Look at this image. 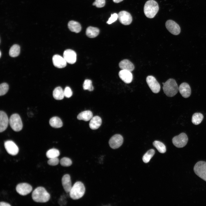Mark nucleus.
I'll use <instances>...</instances> for the list:
<instances>
[{
  "mask_svg": "<svg viewBox=\"0 0 206 206\" xmlns=\"http://www.w3.org/2000/svg\"><path fill=\"white\" fill-rule=\"evenodd\" d=\"M32 198L35 202L45 203L50 199V195L44 187H39L35 188L33 191Z\"/></svg>",
  "mask_w": 206,
  "mask_h": 206,
  "instance_id": "f257e3e1",
  "label": "nucleus"
},
{
  "mask_svg": "<svg viewBox=\"0 0 206 206\" xmlns=\"http://www.w3.org/2000/svg\"><path fill=\"white\" fill-rule=\"evenodd\" d=\"M163 90L164 93L168 97H172L178 92L179 87L176 81L170 78L165 83H162Z\"/></svg>",
  "mask_w": 206,
  "mask_h": 206,
  "instance_id": "f03ea898",
  "label": "nucleus"
},
{
  "mask_svg": "<svg viewBox=\"0 0 206 206\" xmlns=\"http://www.w3.org/2000/svg\"><path fill=\"white\" fill-rule=\"evenodd\" d=\"M159 10L157 3L154 0L147 1L144 6V11L145 16L148 18H152L154 17Z\"/></svg>",
  "mask_w": 206,
  "mask_h": 206,
  "instance_id": "7ed1b4c3",
  "label": "nucleus"
},
{
  "mask_svg": "<svg viewBox=\"0 0 206 206\" xmlns=\"http://www.w3.org/2000/svg\"><path fill=\"white\" fill-rule=\"evenodd\" d=\"M85 191L84 184L81 182L77 181L72 187L69 192L70 196L73 199H78L82 197Z\"/></svg>",
  "mask_w": 206,
  "mask_h": 206,
  "instance_id": "20e7f679",
  "label": "nucleus"
},
{
  "mask_svg": "<svg viewBox=\"0 0 206 206\" xmlns=\"http://www.w3.org/2000/svg\"><path fill=\"white\" fill-rule=\"evenodd\" d=\"M194 171L199 177L206 181V162L200 161L194 167Z\"/></svg>",
  "mask_w": 206,
  "mask_h": 206,
  "instance_id": "39448f33",
  "label": "nucleus"
},
{
  "mask_svg": "<svg viewBox=\"0 0 206 206\" xmlns=\"http://www.w3.org/2000/svg\"><path fill=\"white\" fill-rule=\"evenodd\" d=\"M9 124L11 127L14 131L18 132L21 130L23 124L21 118L17 114L11 115L9 119Z\"/></svg>",
  "mask_w": 206,
  "mask_h": 206,
  "instance_id": "423d86ee",
  "label": "nucleus"
},
{
  "mask_svg": "<svg viewBox=\"0 0 206 206\" xmlns=\"http://www.w3.org/2000/svg\"><path fill=\"white\" fill-rule=\"evenodd\" d=\"M186 134L182 132L177 136H174L172 139L173 145L178 148L185 146L187 143L188 140Z\"/></svg>",
  "mask_w": 206,
  "mask_h": 206,
  "instance_id": "0eeeda50",
  "label": "nucleus"
},
{
  "mask_svg": "<svg viewBox=\"0 0 206 206\" xmlns=\"http://www.w3.org/2000/svg\"><path fill=\"white\" fill-rule=\"evenodd\" d=\"M146 80L149 87L153 92L157 93L159 92L161 89L160 85L154 76H148L146 78Z\"/></svg>",
  "mask_w": 206,
  "mask_h": 206,
  "instance_id": "6e6552de",
  "label": "nucleus"
},
{
  "mask_svg": "<svg viewBox=\"0 0 206 206\" xmlns=\"http://www.w3.org/2000/svg\"><path fill=\"white\" fill-rule=\"evenodd\" d=\"M165 26L168 31L173 35H177L181 32V28L179 25L175 21L169 20L165 23Z\"/></svg>",
  "mask_w": 206,
  "mask_h": 206,
  "instance_id": "1a4fd4ad",
  "label": "nucleus"
},
{
  "mask_svg": "<svg viewBox=\"0 0 206 206\" xmlns=\"http://www.w3.org/2000/svg\"><path fill=\"white\" fill-rule=\"evenodd\" d=\"M123 138L122 135L119 134H116L110 139L109 144L110 147L112 149L117 148L122 144Z\"/></svg>",
  "mask_w": 206,
  "mask_h": 206,
  "instance_id": "9d476101",
  "label": "nucleus"
},
{
  "mask_svg": "<svg viewBox=\"0 0 206 206\" xmlns=\"http://www.w3.org/2000/svg\"><path fill=\"white\" fill-rule=\"evenodd\" d=\"M32 190V186L27 183H21L17 185L16 190L21 195L24 196L30 193Z\"/></svg>",
  "mask_w": 206,
  "mask_h": 206,
  "instance_id": "9b49d317",
  "label": "nucleus"
},
{
  "mask_svg": "<svg viewBox=\"0 0 206 206\" xmlns=\"http://www.w3.org/2000/svg\"><path fill=\"white\" fill-rule=\"evenodd\" d=\"M118 14V19L120 22L125 25H130L132 21V17L128 12L122 11L120 12Z\"/></svg>",
  "mask_w": 206,
  "mask_h": 206,
  "instance_id": "f8f14e48",
  "label": "nucleus"
},
{
  "mask_svg": "<svg viewBox=\"0 0 206 206\" xmlns=\"http://www.w3.org/2000/svg\"><path fill=\"white\" fill-rule=\"evenodd\" d=\"M4 146L7 152L12 155H15L19 152V148L17 145L12 140H7L4 142Z\"/></svg>",
  "mask_w": 206,
  "mask_h": 206,
  "instance_id": "ddd939ff",
  "label": "nucleus"
},
{
  "mask_svg": "<svg viewBox=\"0 0 206 206\" xmlns=\"http://www.w3.org/2000/svg\"><path fill=\"white\" fill-rule=\"evenodd\" d=\"M63 57L67 63L73 64L76 60V54L74 50L71 49L65 50L63 53Z\"/></svg>",
  "mask_w": 206,
  "mask_h": 206,
  "instance_id": "4468645a",
  "label": "nucleus"
},
{
  "mask_svg": "<svg viewBox=\"0 0 206 206\" xmlns=\"http://www.w3.org/2000/svg\"><path fill=\"white\" fill-rule=\"evenodd\" d=\"M179 91L184 98H188L191 95V90L189 85L187 83H181L179 87Z\"/></svg>",
  "mask_w": 206,
  "mask_h": 206,
  "instance_id": "2eb2a0df",
  "label": "nucleus"
},
{
  "mask_svg": "<svg viewBox=\"0 0 206 206\" xmlns=\"http://www.w3.org/2000/svg\"><path fill=\"white\" fill-rule=\"evenodd\" d=\"M120 78L125 83H130L133 79V75L131 72L126 70H121L119 72Z\"/></svg>",
  "mask_w": 206,
  "mask_h": 206,
  "instance_id": "dca6fc26",
  "label": "nucleus"
},
{
  "mask_svg": "<svg viewBox=\"0 0 206 206\" xmlns=\"http://www.w3.org/2000/svg\"><path fill=\"white\" fill-rule=\"evenodd\" d=\"M52 61L54 66L58 68H64L67 65V62L64 58L58 55L53 56Z\"/></svg>",
  "mask_w": 206,
  "mask_h": 206,
  "instance_id": "f3484780",
  "label": "nucleus"
},
{
  "mask_svg": "<svg viewBox=\"0 0 206 206\" xmlns=\"http://www.w3.org/2000/svg\"><path fill=\"white\" fill-rule=\"evenodd\" d=\"M9 120L6 114L3 111L0 112V132L5 131L7 128Z\"/></svg>",
  "mask_w": 206,
  "mask_h": 206,
  "instance_id": "a211bd4d",
  "label": "nucleus"
},
{
  "mask_svg": "<svg viewBox=\"0 0 206 206\" xmlns=\"http://www.w3.org/2000/svg\"><path fill=\"white\" fill-rule=\"evenodd\" d=\"M62 182L65 192L67 193H69L72 187L70 175L68 174L64 175L62 178Z\"/></svg>",
  "mask_w": 206,
  "mask_h": 206,
  "instance_id": "6ab92c4d",
  "label": "nucleus"
},
{
  "mask_svg": "<svg viewBox=\"0 0 206 206\" xmlns=\"http://www.w3.org/2000/svg\"><path fill=\"white\" fill-rule=\"evenodd\" d=\"M120 68L121 70H126L131 72L134 70V66L129 60L124 59L121 61L119 64Z\"/></svg>",
  "mask_w": 206,
  "mask_h": 206,
  "instance_id": "aec40b11",
  "label": "nucleus"
},
{
  "mask_svg": "<svg viewBox=\"0 0 206 206\" xmlns=\"http://www.w3.org/2000/svg\"><path fill=\"white\" fill-rule=\"evenodd\" d=\"M102 124V119L98 116H95L91 118L89 124L90 127L92 130L98 128Z\"/></svg>",
  "mask_w": 206,
  "mask_h": 206,
  "instance_id": "412c9836",
  "label": "nucleus"
},
{
  "mask_svg": "<svg viewBox=\"0 0 206 206\" xmlns=\"http://www.w3.org/2000/svg\"><path fill=\"white\" fill-rule=\"evenodd\" d=\"M68 27L72 31L78 33L81 30V26L79 23L74 21H71L68 23Z\"/></svg>",
  "mask_w": 206,
  "mask_h": 206,
  "instance_id": "4be33fe9",
  "label": "nucleus"
},
{
  "mask_svg": "<svg viewBox=\"0 0 206 206\" xmlns=\"http://www.w3.org/2000/svg\"><path fill=\"white\" fill-rule=\"evenodd\" d=\"M93 117V114L90 110H86L81 112L77 116L78 120L87 121L91 120Z\"/></svg>",
  "mask_w": 206,
  "mask_h": 206,
  "instance_id": "5701e85b",
  "label": "nucleus"
},
{
  "mask_svg": "<svg viewBox=\"0 0 206 206\" xmlns=\"http://www.w3.org/2000/svg\"><path fill=\"white\" fill-rule=\"evenodd\" d=\"M99 31V30L98 28L90 26L86 29V34L87 36L90 38H94L98 36Z\"/></svg>",
  "mask_w": 206,
  "mask_h": 206,
  "instance_id": "b1692460",
  "label": "nucleus"
},
{
  "mask_svg": "<svg viewBox=\"0 0 206 206\" xmlns=\"http://www.w3.org/2000/svg\"><path fill=\"white\" fill-rule=\"evenodd\" d=\"M53 95L54 98L56 100H61L63 99L64 95V90L60 87L56 88L53 90Z\"/></svg>",
  "mask_w": 206,
  "mask_h": 206,
  "instance_id": "393cba45",
  "label": "nucleus"
},
{
  "mask_svg": "<svg viewBox=\"0 0 206 206\" xmlns=\"http://www.w3.org/2000/svg\"><path fill=\"white\" fill-rule=\"evenodd\" d=\"M50 125L54 128H60L62 127L63 123L61 119L58 117L54 116L52 118L49 120Z\"/></svg>",
  "mask_w": 206,
  "mask_h": 206,
  "instance_id": "a878e982",
  "label": "nucleus"
},
{
  "mask_svg": "<svg viewBox=\"0 0 206 206\" xmlns=\"http://www.w3.org/2000/svg\"><path fill=\"white\" fill-rule=\"evenodd\" d=\"M203 115L199 112L194 113L192 117V122L194 124L197 125L200 124L203 119Z\"/></svg>",
  "mask_w": 206,
  "mask_h": 206,
  "instance_id": "bb28decb",
  "label": "nucleus"
},
{
  "mask_svg": "<svg viewBox=\"0 0 206 206\" xmlns=\"http://www.w3.org/2000/svg\"><path fill=\"white\" fill-rule=\"evenodd\" d=\"M20 52V46L17 44H15L13 45L10 48L9 54L11 57H15L19 56Z\"/></svg>",
  "mask_w": 206,
  "mask_h": 206,
  "instance_id": "cd10ccee",
  "label": "nucleus"
},
{
  "mask_svg": "<svg viewBox=\"0 0 206 206\" xmlns=\"http://www.w3.org/2000/svg\"><path fill=\"white\" fill-rule=\"evenodd\" d=\"M153 145L160 153H163L166 151V148L164 144L161 142L155 140L153 143Z\"/></svg>",
  "mask_w": 206,
  "mask_h": 206,
  "instance_id": "c85d7f7f",
  "label": "nucleus"
},
{
  "mask_svg": "<svg viewBox=\"0 0 206 206\" xmlns=\"http://www.w3.org/2000/svg\"><path fill=\"white\" fill-rule=\"evenodd\" d=\"M46 156L48 159L57 157L60 155L59 150L56 148H53L48 150L46 153Z\"/></svg>",
  "mask_w": 206,
  "mask_h": 206,
  "instance_id": "c756f323",
  "label": "nucleus"
},
{
  "mask_svg": "<svg viewBox=\"0 0 206 206\" xmlns=\"http://www.w3.org/2000/svg\"><path fill=\"white\" fill-rule=\"evenodd\" d=\"M155 153L154 150L151 149L148 150L144 155L142 157L143 162L146 163L148 162Z\"/></svg>",
  "mask_w": 206,
  "mask_h": 206,
  "instance_id": "7c9ffc66",
  "label": "nucleus"
},
{
  "mask_svg": "<svg viewBox=\"0 0 206 206\" xmlns=\"http://www.w3.org/2000/svg\"><path fill=\"white\" fill-rule=\"evenodd\" d=\"M83 88L84 90H88L91 91L94 90V87L92 85V81L89 79H86L84 80L83 85Z\"/></svg>",
  "mask_w": 206,
  "mask_h": 206,
  "instance_id": "2f4dec72",
  "label": "nucleus"
},
{
  "mask_svg": "<svg viewBox=\"0 0 206 206\" xmlns=\"http://www.w3.org/2000/svg\"><path fill=\"white\" fill-rule=\"evenodd\" d=\"M61 165L64 167H69L71 165L72 162L70 159L67 157L62 158L60 161Z\"/></svg>",
  "mask_w": 206,
  "mask_h": 206,
  "instance_id": "473e14b6",
  "label": "nucleus"
},
{
  "mask_svg": "<svg viewBox=\"0 0 206 206\" xmlns=\"http://www.w3.org/2000/svg\"><path fill=\"white\" fill-rule=\"evenodd\" d=\"M8 85L6 83H3L0 85V95L1 96L5 94L9 90Z\"/></svg>",
  "mask_w": 206,
  "mask_h": 206,
  "instance_id": "72a5a7b5",
  "label": "nucleus"
},
{
  "mask_svg": "<svg viewBox=\"0 0 206 206\" xmlns=\"http://www.w3.org/2000/svg\"><path fill=\"white\" fill-rule=\"evenodd\" d=\"M59 162V159L58 157L49 159L47 161V163L51 166L56 165L58 164Z\"/></svg>",
  "mask_w": 206,
  "mask_h": 206,
  "instance_id": "f704fd0d",
  "label": "nucleus"
},
{
  "mask_svg": "<svg viewBox=\"0 0 206 206\" xmlns=\"http://www.w3.org/2000/svg\"><path fill=\"white\" fill-rule=\"evenodd\" d=\"M105 4V0H95L93 3V5L96 6L98 8H101L104 7Z\"/></svg>",
  "mask_w": 206,
  "mask_h": 206,
  "instance_id": "c9c22d12",
  "label": "nucleus"
},
{
  "mask_svg": "<svg viewBox=\"0 0 206 206\" xmlns=\"http://www.w3.org/2000/svg\"><path fill=\"white\" fill-rule=\"evenodd\" d=\"M64 96L67 98L70 97L72 95V92L70 87H66L64 90Z\"/></svg>",
  "mask_w": 206,
  "mask_h": 206,
  "instance_id": "e433bc0d",
  "label": "nucleus"
},
{
  "mask_svg": "<svg viewBox=\"0 0 206 206\" xmlns=\"http://www.w3.org/2000/svg\"><path fill=\"white\" fill-rule=\"evenodd\" d=\"M118 19V14L116 13H114L111 14V17L109 18L107 23L110 24L116 21Z\"/></svg>",
  "mask_w": 206,
  "mask_h": 206,
  "instance_id": "4c0bfd02",
  "label": "nucleus"
},
{
  "mask_svg": "<svg viewBox=\"0 0 206 206\" xmlns=\"http://www.w3.org/2000/svg\"><path fill=\"white\" fill-rule=\"evenodd\" d=\"M0 206H10L11 205L6 202H1L0 203Z\"/></svg>",
  "mask_w": 206,
  "mask_h": 206,
  "instance_id": "58836bf2",
  "label": "nucleus"
},
{
  "mask_svg": "<svg viewBox=\"0 0 206 206\" xmlns=\"http://www.w3.org/2000/svg\"><path fill=\"white\" fill-rule=\"evenodd\" d=\"M123 0H113V2L115 3H119L122 1Z\"/></svg>",
  "mask_w": 206,
  "mask_h": 206,
  "instance_id": "ea45409f",
  "label": "nucleus"
},
{
  "mask_svg": "<svg viewBox=\"0 0 206 206\" xmlns=\"http://www.w3.org/2000/svg\"><path fill=\"white\" fill-rule=\"evenodd\" d=\"M1 52H0V57H1Z\"/></svg>",
  "mask_w": 206,
  "mask_h": 206,
  "instance_id": "a19ab883",
  "label": "nucleus"
}]
</instances>
